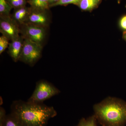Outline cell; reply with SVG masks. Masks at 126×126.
Returning <instances> with one entry per match:
<instances>
[{
  "mask_svg": "<svg viewBox=\"0 0 126 126\" xmlns=\"http://www.w3.org/2000/svg\"><path fill=\"white\" fill-rule=\"evenodd\" d=\"M11 110L22 126H45L57 114L53 107L22 100L13 102Z\"/></svg>",
  "mask_w": 126,
  "mask_h": 126,
  "instance_id": "obj_1",
  "label": "cell"
},
{
  "mask_svg": "<svg viewBox=\"0 0 126 126\" xmlns=\"http://www.w3.org/2000/svg\"><path fill=\"white\" fill-rule=\"evenodd\" d=\"M94 116L102 126H123L126 123V104L107 98L94 106Z\"/></svg>",
  "mask_w": 126,
  "mask_h": 126,
  "instance_id": "obj_2",
  "label": "cell"
},
{
  "mask_svg": "<svg viewBox=\"0 0 126 126\" xmlns=\"http://www.w3.org/2000/svg\"><path fill=\"white\" fill-rule=\"evenodd\" d=\"M60 91L53 84L44 79L37 82L35 88L28 101L43 103L46 100L59 94Z\"/></svg>",
  "mask_w": 126,
  "mask_h": 126,
  "instance_id": "obj_3",
  "label": "cell"
},
{
  "mask_svg": "<svg viewBox=\"0 0 126 126\" xmlns=\"http://www.w3.org/2000/svg\"><path fill=\"white\" fill-rule=\"evenodd\" d=\"M24 39L19 61L33 66L41 57L43 46L28 39Z\"/></svg>",
  "mask_w": 126,
  "mask_h": 126,
  "instance_id": "obj_4",
  "label": "cell"
},
{
  "mask_svg": "<svg viewBox=\"0 0 126 126\" xmlns=\"http://www.w3.org/2000/svg\"><path fill=\"white\" fill-rule=\"evenodd\" d=\"M21 30L24 38L29 39L43 46L46 35V28L29 24H25Z\"/></svg>",
  "mask_w": 126,
  "mask_h": 126,
  "instance_id": "obj_5",
  "label": "cell"
},
{
  "mask_svg": "<svg viewBox=\"0 0 126 126\" xmlns=\"http://www.w3.org/2000/svg\"><path fill=\"white\" fill-rule=\"evenodd\" d=\"M18 25L9 16H1L0 32L9 40H14L20 36L21 31Z\"/></svg>",
  "mask_w": 126,
  "mask_h": 126,
  "instance_id": "obj_6",
  "label": "cell"
},
{
  "mask_svg": "<svg viewBox=\"0 0 126 126\" xmlns=\"http://www.w3.org/2000/svg\"><path fill=\"white\" fill-rule=\"evenodd\" d=\"M30 13L25 24H29L44 27L49 25L50 19L43 11L36 10Z\"/></svg>",
  "mask_w": 126,
  "mask_h": 126,
  "instance_id": "obj_7",
  "label": "cell"
},
{
  "mask_svg": "<svg viewBox=\"0 0 126 126\" xmlns=\"http://www.w3.org/2000/svg\"><path fill=\"white\" fill-rule=\"evenodd\" d=\"M24 39L20 36L17 39L11 41L9 44L8 53L15 62L19 61L20 56L23 49Z\"/></svg>",
  "mask_w": 126,
  "mask_h": 126,
  "instance_id": "obj_8",
  "label": "cell"
},
{
  "mask_svg": "<svg viewBox=\"0 0 126 126\" xmlns=\"http://www.w3.org/2000/svg\"><path fill=\"white\" fill-rule=\"evenodd\" d=\"M30 13L27 9L21 7L16 11L12 18L18 25H23L26 23Z\"/></svg>",
  "mask_w": 126,
  "mask_h": 126,
  "instance_id": "obj_9",
  "label": "cell"
},
{
  "mask_svg": "<svg viewBox=\"0 0 126 126\" xmlns=\"http://www.w3.org/2000/svg\"><path fill=\"white\" fill-rule=\"evenodd\" d=\"M101 0H81L78 5L84 11H91L97 7Z\"/></svg>",
  "mask_w": 126,
  "mask_h": 126,
  "instance_id": "obj_10",
  "label": "cell"
},
{
  "mask_svg": "<svg viewBox=\"0 0 126 126\" xmlns=\"http://www.w3.org/2000/svg\"><path fill=\"white\" fill-rule=\"evenodd\" d=\"M30 3L36 10L45 11L49 7V0H31Z\"/></svg>",
  "mask_w": 126,
  "mask_h": 126,
  "instance_id": "obj_11",
  "label": "cell"
},
{
  "mask_svg": "<svg viewBox=\"0 0 126 126\" xmlns=\"http://www.w3.org/2000/svg\"><path fill=\"white\" fill-rule=\"evenodd\" d=\"M0 126H22L19 121L11 113L6 115L4 122Z\"/></svg>",
  "mask_w": 126,
  "mask_h": 126,
  "instance_id": "obj_12",
  "label": "cell"
},
{
  "mask_svg": "<svg viewBox=\"0 0 126 126\" xmlns=\"http://www.w3.org/2000/svg\"><path fill=\"white\" fill-rule=\"evenodd\" d=\"M11 6L6 0H0V14L1 16H8L10 11Z\"/></svg>",
  "mask_w": 126,
  "mask_h": 126,
  "instance_id": "obj_13",
  "label": "cell"
},
{
  "mask_svg": "<svg viewBox=\"0 0 126 126\" xmlns=\"http://www.w3.org/2000/svg\"><path fill=\"white\" fill-rule=\"evenodd\" d=\"M77 126H97V119L94 115L87 119L82 118Z\"/></svg>",
  "mask_w": 126,
  "mask_h": 126,
  "instance_id": "obj_14",
  "label": "cell"
},
{
  "mask_svg": "<svg viewBox=\"0 0 126 126\" xmlns=\"http://www.w3.org/2000/svg\"><path fill=\"white\" fill-rule=\"evenodd\" d=\"M9 40L4 35H1L0 37V54H1L9 47Z\"/></svg>",
  "mask_w": 126,
  "mask_h": 126,
  "instance_id": "obj_15",
  "label": "cell"
},
{
  "mask_svg": "<svg viewBox=\"0 0 126 126\" xmlns=\"http://www.w3.org/2000/svg\"><path fill=\"white\" fill-rule=\"evenodd\" d=\"M81 0H59L58 2L50 5L51 6H56L63 5L73 4L78 5Z\"/></svg>",
  "mask_w": 126,
  "mask_h": 126,
  "instance_id": "obj_16",
  "label": "cell"
},
{
  "mask_svg": "<svg viewBox=\"0 0 126 126\" xmlns=\"http://www.w3.org/2000/svg\"><path fill=\"white\" fill-rule=\"evenodd\" d=\"M12 7L21 8L23 7L25 3V0H9Z\"/></svg>",
  "mask_w": 126,
  "mask_h": 126,
  "instance_id": "obj_17",
  "label": "cell"
},
{
  "mask_svg": "<svg viewBox=\"0 0 126 126\" xmlns=\"http://www.w3.org/2000/svg\"><path fill=\"white\" fill-rule=\"evenodd\" d=\"M5 110L2 107H0V126H1L4 122L6 116Z\"/></svg>",
  "mask_w": 126,
  "mask_h": 126,
  "instance_id": "obj_18",
  "label": "cell"
},
{
  "mask_svg": "<svg viewBox=\"0 0 126 126\" xmlns=\"http://www.w3.org/2000/svg\"><path fill=\"white\" fill-rule=\"evenodd\" d=\"M119 25L121 29L126 31V15L123 16L120 19Z\"/></svg>",
  "mask_w": 126,
  "mask_h": 126,
  "instance_id": "obj_19",
  "label": "cell"
},
{
  "mask_svg": "<svg viewBox=\"0 0 126 126\" xmlns=\"http://www.w3.org/2000/svg\"><path fill=\"white\" fill-rule=\"evenodd\" d=\"M49 0V4H51L52 5L55 2H58L59 0Z\"/></svg>",
  "mask_w": 126,
  "mask_h": 126,
  "instance_id": "obj_20",
  "label": "cell"
},
{
  "mask_svg": "<svg viewBox=\"0 0 126 126\" xmlns=\"http://www.w3.org/2000/svg\"><path fill=\"white\" fill-rule=\"evenodd\" d=\"M123 38L126 41V31H124L123 33Z\"/></svg>",
  "mask_w": 126,
  "mask_h": 126,
  "instance_id": "obj_21",
  "label": "cell"
},
{
  "mask_svg": "<svg viewBox=\"0 0 126 126\" xmlns=\"http://www.w3.org/2000/svg\"><path fill=\"white\" fill-rule=\"evenodd\" d=\"M117 0L118 3H119V2H120V0Z\"/></svg>",
  "mask_w": 126,
  "mask_h": 126,
  "instance_id": "obj_22",
  "label": "cell"
}]
</instances>
